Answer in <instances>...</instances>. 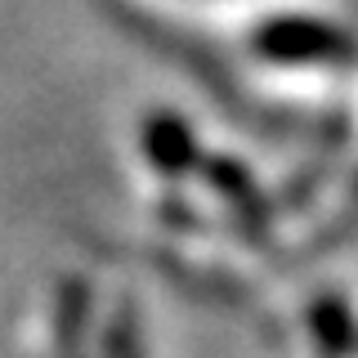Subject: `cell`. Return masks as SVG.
<instances>
[{
  "label": "cell",
  "instance_id": "2",
  "mask_svg": "<svg viewBox=\"0 0 358 358\" xmlns=\"http://www.w3.org/2000/svg\"><path fill=\"white\" fill-rule=\"evenodd\" d=\"M143 148H148L152 166H157V171H166V175L188 171V166H193V157H197L188 126L179 117H166V112L148 121V130H143Z\"/></svg>",
  "mask_w": 358,
  "mask_h": 358
},
{
  "label": "cell",
  "instance_id": "1",
  "mask_svg": "<svg viewBox=\"0 0 358 358\" xmlns=\"http://www.w3.org/2000/svg\"><path fill=\"white\" fill-rule=\"evenodd\" d=\"M260 54L278 63H300V59H345L354 50L350 36L336 27H322V22L309 18H282V22H268V27L255 36Z\"/></svg>",
  "mask_w": 358,
  "mask_h": 358
}]
</instances>
